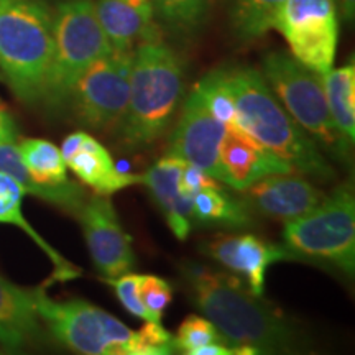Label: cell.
<instances>
[{
	"label": "cell",
	"mask_w": 355,
	"mask_h": 355,
	"mask_svg": "<svg viewBox=\"0 0 355 355\" xmlns=\"http://www.w3.org/2000/svg\"><path fill=\"white\" fill-rule=\"evenodd\" d=\"M180 56L162 38L135 46L125 114L117 125L119 139L128 148L157 141L171 125L184 91Z\"/></svg>",
	"instance_id": "cell-3"
},
{
	"label": "cell",
	"mask_w": 355,
	"mask_h": 355,
	"mask_svg": "<svg viewBox=\"0 0 355 355\" xmlns=\"http://www.w3.org/2000/svg\"><path fill=\"white\" fill-rule=\"evenodd\" d=\"M194 89L202 97L209 112L225 127V130L239 137H248L241 128L237 105H235L234 96L225 84L224 76H222V69H216L204 76Z\"/></svg>",
	"instance_id": "cell-25"
},
{
	"label": "cell",
	"mask_w": 355,
	"mask_h": 355,
	"mask_svg": "<svg viewBox=\"0 0 355 355\" xmlns=\"http://www.w3.org/2000/svg\"><path fill=\"white\" fill-rule=\"evenodd\" d=\"M214 343H224L217 331V327L209 319L198 314H191L181 322L180 329L173 336V344L175 350H180L181 354L196 355V352L204 345Z\"/></svg>",
	"instance_id": "cell-26"
},
{
	"label": "cell",
	"mask_w": 355,
	"mask_h": 355,
	"mask_svg": "<svg viewBox=\"0 0 355 355\" xmlns=\"http://www.w3.org/2000/svg\"><path fill=\"white\" fill-rule=\"evenodd\" d=\"M97 20L117 53H132L146 40L162 38L152 0H94Z\"/></svg>",
	"instance_id": "cell-17"
},
{
	"label": "cell",
	"mask_w": 355,
	"mask_h": 355,
	"mask_svg": "<svg viewBox=\"0 0 355 355\" xmlns=\"http://www.w3.org/2000/svg\"><path fill=\"white\" fill-rule=\"evenodd\" d=\"M38 316L64 347L86 355H145L140 331L84 300L55 301L46 285L37 286Z\"/></svg>",
	"instance_id": "cell-7"
},
{
	"label": "cell",
	"mask_w": 355,
	"mask_h": 355,
	"mask_svg": "<svg viewBox=\"0 0 355 355\" xmlns=\"http://www.w3.org/2000/svg\"><path fill=\"white\" fill-rule=\"evenodd\" d=\"M60 150L66 166L96 194L112 196L130 186L141 184V175L119 170L109 150L87 132L71 133Z\"/></svg>",
	"instance_id": "cell-14"
},
{
	"label": "cell",
	"mask_w": 355,
	"mask_h": 355,
	"mask_svg": "<svg viewBox=\"0 0 355 355\" xmlns=\"http://www.w3.org/2000/svg\"><path fill=\"white\" fill-rule=\"evenodd\" d=\"M261 64V74L293 121L308 133L324 155L347 163L352 144L332 121L321 74L306 68L288 51L266 53Z\"/></svg>",
	"instance_id": "cell-6"
},
{
	"label": "cell",
	"mask_w": 355,
	"mask_h": 355,
	"mask_svg": "<svg viewBox=\"0 0 355 355\" xmlns=\"http://www.w3.org/2000/svg\"><path fill=\"white\" fill-rule=\"evenodd\" d=\"M235 105L241 128L250 139L277 153L300 175L321 183L336 180V170L319 146L286 112L261 71L250 66L220 68Z\"/></svg>",
	"instance_id": "cell-2"
},
{
	"label": "cell",
	"mask_w": 355,
	"mask_h": 355,
	"mask_svg": "<svg viewBox=\"0 0 355 355\" xmlns=\"http://www.w3.org/2000/svg\"><path fill=\"white\" fill-rule=\"evenodd\" d=\"M285 247L296 259L326 261L344 273L355 270V199L352 186L344 183L319 206L295 220L285 222Z\"/></svg>",
	"instance_id": "cell-8"
},
{
	"label": "cell",
	"mask_w": 355,
	"mask_h": 355,
	"mask_svg": "<svg viewBox=\"0 0 355 355\" xmlns=\"http://www.w3.org/2000/svg\"><path fill=\"white\" fill-rule=\"evenodd\" d=\"M327 107L339 132L355 140V64L354 61L321 74Z\"/></svg>",
	"instance_id": "cell-22"
},
{
	"label": "cell",
	"mask_w": 355,
	"mask_h": 355,
	"mask_svg": "<svg viewBox=\"0 0 355 355\" xmlns=\"http://www.w3.org/2000/svg\"><path fill=\"white\" fill-rule=\"evenodd\" d=\"M109 53L112 48L97 20L94 0H60L53 10V55L43 104L50 110L68 107L79 78Z\"/></svg>",
	"instance_id": "cell-5"
},
{
	"label": "cell",
	"mask_w": 355,
	"mask_h": 355,
	"mask_svg": "<svg viewBox=\"0 0 355 355\" xmlns=\"http://www.w3.org/2000/svg\"><path fill=\"white\" fill-rule=\"evenodd\" d=\"M193 220L206 225L242 229L252 225L250 207L219 186L199 191L193 198Z\"/></svg>",
	"instance_id": "cell-21"
},
{
	"label": "cell",
	"mask_w": 355,
	"mask_h": 355,
	"mask_svg": "<svg viewBox=\"0 0 355 355\" xmlns=\"http://www.w3.org/2000/svg\"><path fill=\"white\" fill-rule=\"evenodd\" d=\"M285 0H227L229 25L242 43L255 42L273 30V20Z\"/></svg>",
	"instance_id": "cell-24"
},
{
	"label": "cell",
	"mask_w": 355,
	"mask_h": 355,
	"mask_svg": "<svg viewBox=\"0 0 355 355\" xmlns=\"http://www.w3.org/2000/svg\"><path fill=\"white\" fill-rule=\"evenodd\" d=\"M183 278L193 304L235 354H288L300 349L296 327L235 275L188 263L183 266Z\"/></svg>",
	"instance_id": "cell-1"
},
{
	"label": "cell",
	"mask_w": 355,
	"mask_h": 355,
	"mask_svg": "<svg viewBox=\"0 0 355 355\" xmlns=\"http://www.w3.org/2000/svg\"><path fill=\"white\" fill-rule=\"evenodd\" d=\"M132 53L112 51L94 61L79 78L69 105L84 127L96 132L117 128L130 91Z\"/></svg>",
	"instance_id": "cell-10"
},
{
	"label": "cell",
	"mask_w": 355,
	"mask_h": 355,
	"mask_svg": "<svg viewBox=\"0 0 355 355\" xmlns=\"http://www.w3.org/2000/svg\"><path fill=\"white\" fill-rule=\"evenodd\" d=\"M214 186H219V181L216 178L207 175L201 168L191 165V163H184L180 175V189L184 196L193 199L199 191L206 188H214Z\"/></svg>",
	"instance_id": "cell-29"
},
{
	"label": "cell",
	"mask_w": 355,
	"mask_h": 355,
	"mask_svg": "<svg viewBox=\"0 0 355 355\" xmlns=\"http://www.w3.org/2000/svg\"><path fill=\"white\" fill-rule=\"evenodd\" d=\"M35 296L37 288H21L0 275V345L3 349L17 352L43 337Z\"/></svg>",
	"instance_id": "cell-18"
},
{
	"label": "cell",
	"mask_w": 355,
	"mask_h": 355,
	"mask_svg": "<svg viewBox=\"0 0 355 355\" xmlns=\"http://www.w3.org/2000/svg\"><path fill=\"white\" fill-rule=\"evenodd\" d=\"M216 0H152L159 30L176 38H191L202 28Z\"/></svg>",
	"instance_id": "cell-23"
},
{
	"label": "cell",
	"mask_w": 355,
	"mask_h": 355,
	"mask_svg": "<svg viewBox=\"0 0 355 355\" xmlns=\"http://www.w3.org/2000/svg\"><path fill=\"white\" fill-rule=\"evenodd\" d=\"M225 132V127L209 112L202 97L193 89L178 119L168 155L201 168L219 181V148Z\"/></svg>",
	"instance_id": "cell-12"
},
{
	"label": "cell",
	"mask_w": 355,
	"mask_h": 355,
	"mask_svg": "<svg viewBox=\"0 0 355 355\" xmlns=\"http://www.w3.org/2000/svg\"><path fill=\"white\" fill-rule=\"evenodd\" d=\"M96 270L105 279L117 278L135 268L132 239L123 230L109 196H89L76 216Z\"/></svg>",
	"instance_id": "cell-11"
},
{
	"label": "cell",
	"mask_w": 355,
	"mask_h": 355,
	"mask_svg": "<svg viewBox=\"0 0 355 355\" xmlns=\"http://www.w3.org/2000/svg\"><path fill=\"white\" fill-rule=\"evenodd\" d=\"M24 198L25 191L17 183L13 178L6 173H0V224L15 225L28 235L32 241L37 243L40 250L48 257L53 265V279L55 282H69V279L78 278L81 275V268L71 263L64 259L55 247H51L48 241L40 235L32 224L26 220L24 214Z\"/></svg>",
	"instance_id": "cell-20"
},
{
	"label": "cell",
	"mask_w": 355,
	"mask_h": 355,
	"mask_svg": "<svg viewBox=\"0 0 355 355\" xmlns=\"http://www.w3.org/2000/svg\"><path fill=\"white\" fill-rule=\"evenodd\" d=\"M184 163L183 159L166 155L141 175V184L148 188L168 227L180 241H186L193 227V199L184 196L180 189V175Z\"/></svg>",
	"instance_id": "cell-19"
},
{
	"label": "cell",
	"mask_w": 355,
	"mask_h": 355,
	"mask_svg": "<svg viewBox=\"0 0 355 355\" xmlns=\"http://www.w3.org/2000/svg\"><path fill=\"white\" fill-rule=\"evenodd\" d=\"M140 298L148 313L162 321L163 313L173 301V288L165 278H159L157 275H140Z\"/></svg>",
	"instance_id": "cell-28"
},
{
	"label": "cell",
	"mask_w": 355,
	"mask_h": 355,
	"mask_svg": "<svg viewBox=\"0 0 355 355\" xmlns=\"http://www.w3.org/2000/svg\"><path fill=\"white\" fill-rule=\"evenodd\" d=\"M105 282L109 283L110 288L115 291V296L121 301V304L125 308L132 316L144 319V321H153V322H162L157 321L152 314L148 313V309L145 308V304L141 303L140 298V275L139 273H123L117 278H107Z\"/></svg>",
	"instance_id": "cell-27"
},
{
	"label": "cell",
	"mask_w": 355,
	"mask_h": 355,
	"mask_svg": "<svg viewBox=\"0 0 355 355\" xmlns=\"http://www.w3.org/2000/svg\"><path fill=\"white\" fill-rule=\"evenodd\" d=\"M337 3L340 6L344 19L352 24L355 19V0H337Z\"/></svg>",
	"instance_id": "cell-31"
},
{
	"label": "cell",
	"mask_w": 355,
	"mask_h": 355,
	"mask_svg": "<svg viewBox=\"0 0 355 355\" xmlns=\"http://www.w3.org/2000/svg\"><path fill=\"white\" fill-rule=\"evenodd\" d=\"M295 173H277L261 178L242 191L245 204L261 216L285 222L308 214L322 202L326 194Z\"/></svg>",
	"instance_id": "cell-15"
},
{
	"label": "cell",
	"mask_w": 355,
	"mask_h": 355,
	"mask_svg": "<svg viewBox=\"0 0 355 355\" xmlns=\"http://www.w3.org/2000/svg\"><path fill=\"white\" fill-rule=\"evenodd\" d=\"M337 0H285L273 20V30L286 40L301 64L324 74L332 68L339 43Z\"/></svg>",
	"instance_id": "cell-9"
},
{
	"label": "cell",
	"mask_w": 355,
	"mask_h": 355,
	"mask_svg": "<svg viewBox=\"0 0 355 355\" xmlns=\"http://www.w3.org/2000/svg\"><path fill=\"white\" fill-rule=\"evenodd\" d=\"M17 135H19V130H17L15 121L8 114V110L0 105V145L7 141H17Z\"/></svg>",
	"instance_id": "cell-30"
},
{
	"label": "cell",
	"mask_w": 355,
	"mask_h": 355,
	"mask_svg": "<svg viewBox=\"0 0 355 355\" xmlns=\"http://www.w3.org/2000/svg\"><path fill=\"white\" fill-rule=\"evenodd\" d=\"M293 171L290 163L250 137L224 133L219 148V181L229 188L242 193L261 178Z\"/></svg>",
	"instance_id": "cell-16"
},
{
	"label": "cell",
	"mask_w": 355,
	"mask_h": 355,
	"mask_svg": "<svg viewBox=\"0 0 355 355\" xmlns=\"http://www.w3.org/2000/svg\"><path fill=\"white\" fill-rule=\"evenodd\" d=\"M206 254L245 282L248 290L257 296L263 295L270 266L282 260L296 259L285 245H275L254 234L217 235L206 242Z\"/></svg>",
	"instance_id": "cell-13"
},
{
	"label": "cell",
	"mask_w": 355,
	"mask_h": 355,
	"mask_svg": "<svg viewBox=\"0 0 355 355\" xmlns=\"http://www.w3.org/2000/svg\"><path fill=\"white\" fill-rule=\"evenodd\" d=\"M53 55V10L48 0H0V71L13 96L42 102Z\"/></svg>",
	"instance_id": "cell-4"
}]
</instances>
